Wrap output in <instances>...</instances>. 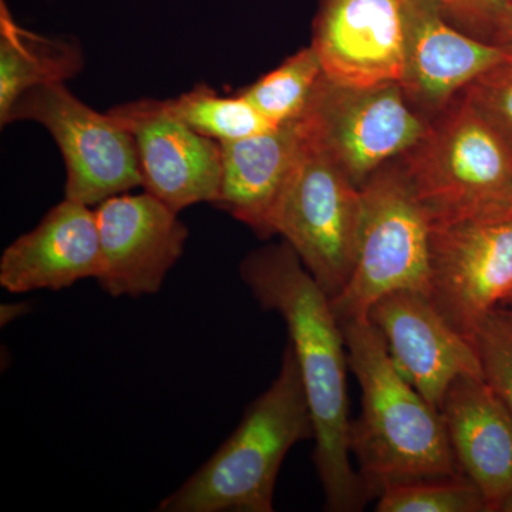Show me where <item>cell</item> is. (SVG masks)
<instances>
[{"label": "cell", "instance_id": "22", "mask_svg": "<svg viewBox=\"0 0 512 512\" xmlns=\"http://www.w3.org/2000/svg\"><path fill=\"white\" fill-rule=\"evenodd\" d=\"M485 382L512 414V318L495 311L481 323L474 338Z\"/></svg>", "mask_w": 512, "mask_h": 512}, {"label": "cell", "instance_id": "24", "mask_svg": "<svg viewBox=\"0 0 512 512\" xmlns=\"http://www.w3.org/2000/svg\"><path fill=\"white\" fill-rule=\"evenodd\" d=\"M441 15L468 35L493 43L510 0H429Z\"/></svg>", "mask_w": 512, "mask_h": 512}, {"label": "cell", "instance_id": "23", "mask_svg": "<svg viewBox=\"0 0 512 512\" xmlns=\"http://www.w3.org/2000/svg\"><path fill=\"white\" fill-rule=\"evenodd\" d=\"M512 151V62L498 64L463 92Z\"/></svg>", "mask_w": 512, "mask_h": 512}, {"label": "cell", "instance_id": "28", "mask_svg": "<svg viewBox=\"0 0 512 512\" xmlns=\"http://www.w3.org/2000/svg\"><path fill=\"white\" fill-rule=\"evenodd\" d=\"M500 512H512V487L505 497L503 505H501Z\"/></svg>", "mask_w": 512, "mask_h": 512}, {"label": "cell", "instance_id": "6", "mask_svg": "<svg viewBox=\"0 0 512 512\" xmlns=\"http://www.w3.org/2000/svg\"><path fill=\"white\" fill-rule=\"evenodd\" d=\"M303 133L305 147L276 207L272 232L291 245L333 299L348 285L355 268L363 194L305 128Z\"/></svg>", "mask_w": 512, "mask_h": 512}, {"label": "cell", "instance_id": "4", "mask_svg": "<svg viewBox=\"0 0 512 512\" xmlns=\"http://www.w3.org/2000/svg\"><path fill=\"white\" fill-rule=\"evenodd\" d=\"M397 163L431 221L512 210V151L463 93Z\"/></svg>", "mask_w": 512, "mask_h": 512}, {"label": "cell", "instance_id": "21", "mask_svg": "<svg viewBox=\"0 0 512 512\" xmlns=\"http://www.w3.org/2000/svg\"><path fill=\"white\" fill-rule=\"evenodd\" d=\"M377 512H488L481 491L464 474L393 485L377 497Z\"/></svg>", "mask_w": 512, "mask_h": 512}, {"label": "cell", "instance_id": "11", "mask_svg": "<svg viewBox=\"0 0 512 512\" xmlns=\"http://www.w3.org/2000/svg\"><path fill=\"white\" fill-rule=\"evenodd\" d=\"M133 137L141 185L174 211L220 194L221 144L185 126L161 106L143 99L107 111Z\"/></svg>", "mask_w": 512, "mask_h": 512}, {"label": "cell", "instance_id": "13", "mask_svg": "<svg viewBox=\"0 0 512 512\" xmlns=\"http://www.w3.org/2000/svg\"><path fill=\"white\" fill-rule=\"evenodd\" d=\"M311 46L333 83L349 87L400 83L406 0H320Z\"/></svg>", "mask_w": 512, "mask_h": 512}, {"label": "cell", "instance_id": "18", "mask_svg": "<svg viewBox=\"0 0 512 512\" xmlns=\"http://www.w3.org/2000/svg\"><path fill=\"white\" fill-rule=\"evenodd\" d=\"M82 47L72 39L37 35L13 19L5 0L0 3V124L29 90L66 83L82 72Z\"/></svg>", "mask_w": 512, "mask_h": 512}, {"label": "cell", "instance_id": "10", "mask_svg": "<svg viewBox=\"0 0 512 512\" xmlns=\"http://www.w3.org/2000/svg\"><path fill=\"white\" fill-rule=\"evenodd\" d=\"M100 231L104 292L120 296L153 295L183 255L188 229L178 212L154 195L119 194L96 208Z\"/></svg>", "mask_w": 512, "mask_h": 512}, {"label": "cell", "instance_id": "3", "mask_svg": "<svg viewBox=\"0 0 512 512\" xmlns=\"http://www.w3.org/2000/svg\"><path fill=\"white\" fill-rule=\"evenodd\" d=\"M313 434L298 360L288 345L279 375L248 407L237 430L157 511H274L276 478L286 454Z\"/></svg>", "mask_w": 512, "mask_h": 512}, {"label": "cell", "instance_id": "27", "mask_svg": "<svg viewBox=\"0 0 512 512\" xmlns=\"http://www.w3.org/2000/svg\"><path fill=\"white\" fill-rule=\"evenodd\" d=\"M498 311L504 312L505 315L511 316L512 318V292L505 298V301L501 303Z\"/></svg>", "mask_w": 512, "mask_h": 512}, {"label": "cell", "instance_id": "17", "mask_svg": "<svg viewBox=\"0 0 512 512\" xmlns=\"http://www.w3.org/2000/svg\"><path fill=\"white\" fill-rule=\"evenodd\" d=\"M220 144L221 187L212 205L259 238L274 237L272 218L305 147L301 120Z\"/></svg>", "mask_w": 512, "mask_h": 512}, {"label": "cell", "instance_id": "12", "mask_svg": "<svg viewBox=\"0 0 512 512\" xmlns=\"http://www.w3.org/2000/svg\"><path fill=\"white\" fill-rule=\"evenodd\" d=\"M367 318L397 370L436 409L458 377L483 376L474 343L450 325L427 293H389L373 303Z\"/></svg>", "mask_w": 512, "mask_h": 512}, {"label": "cell", "instance_id": "16", "mask_svg": "<svg viewBox=\"0 0 512 512\" xmlns=\"http://www.w3.org/2000/svg\"><path fill=\"white\" fill-rule=\"evenodd\" d=\"M458 470L477 485L488 512H500L512 487V414L483 376L464 375L441 404Z\"/></svg>", "mask_w": 512, "mask_h": 512}, {"label": "cell", "instance_id": "1", "mask_svg": "<svg viewBox=\"0 0 512 512\" xmlns=\"http://www.w3.org/2000/svg\"><path fill=\"white\" fill-rule=\"evenodd\" d=\"M239 274L266 311L284 318L313 420V463L325 507L362 511L369 494L352 464L348 349L326 292L288 242L266 245L245 256Z\"/></svg>", "mask_w": 512, "mask_h": 512}, {"label": "cell", "instance_id": "15", "mask_svg": "<svg viewBox=\"0 0 512 512\" xmlns=\"http://www.w3.org/2000/svg\"><path fill=\"white\" fill-rule=\"evenodd\" d=\"M96 210L64 198L0 259V285L10 293L62 291L101 274Z\"/></svg>", "mask_w": 512, "mask_h": 512}, {"label": "cell", "instance_id": "25", "mask_svg": "<svg viewBox=\"0 0 512 512\" xmlns=\"http://www.w3.org/2000/svg\"><path fill=\"white\" fill-rule=\"evenodd\" d=\"M494 45L503 47L507 52L512 53V0L508 2L503 18L498 23L493 37Z\"/></svg>", "mask_w": 512, "mask_h": 512}, {"label": "cell", "instance_id": "9", "mask_svg": "<svg viewBox=\"0 0 512 512\" xmlns=\"http://www.w3.org/2000/svg\"><path fill=\"white\" fill-rule=\"evenodd\" d=\"M35 121L55 138L66 164L64 198L99 205L141 185L136 144L109 113L84 104L64 83L37 86L23 94L10 123Z\"/></svg>", "mask_w": 512, "mask_h": 512}, {"label": "cell", "instance_id": "14", "mask_svg": "<svg viewBox=\"0 0 512 512\" xmlns=\"http://www.w3.org/2000/svg\"><path fill=\"white\" fill-rule=\"evenodd\" d=\"M512 62V53L451 25L429 0H406L402 86L414 109L431 120L474 80Z\"/></svg>", "mask_w": 512, "mask_h": 512}, {"label": "cell", "instance_id": "2", "mask_svg": "<svg viewBox=\"0 0 512 512\" xmlns=\"http://www.w3.org/2000/svg\"><path fill=\"white\" fill-rule=\"evenodd\" d=\"M339 322L362 390L350 450L369 497L393 485L460 476L440 410L397 370L376 326L367 316Z\"/></svg>", "mask_w": 512, "mask_h": 512}, {"label": "cell", "instance_id": "20", "mask_svg": "<svg viewBox=\"0 0 512 512\" xmlns=\"http://www.w3.org/2000/svg\"><path fill=\"white\" fill-rule=\"evenodd\" d=\"M323 76L322 63L313 47H303L238 93L272 126L279 127L301 119Z\"/></svg>", "mask_w": 512, "mask_h": 512}, {"label": "cell", "instance_id": "7", "mask_svg": "<svg viewBox=\"0 0 512 512\" xmlns=\"http://www.w3.org/2000/svg\"><path fill=\"white\" fill-rule=\"evenodd\" d=\"M301 121L309 137L360 190L377 171L409 153L430 126L400 83L349 87L326 76Z\"/></svg>", "mask_w": 512, "mask_h": 512}, {"label": "cell", "instance_id": "19", "mask_svg": "<svg viewBox=\"0 0 512 512\" xmlns=\"http://www.w3.org/2000/svg\"><path fill=\"white\" fill-rule=\"evenodd\" d=\"M174 119L218 143L241 140L276 128L244 96H222L207 84L188 93L161 100Z\"/></svg>", "mask_w": 512, "mask_h": 512}, {"label": "cell", "instance_id": "26", "mask_svg": "<svg viewBox=\"0 0 512 512\" xmlns=\"http://www.w3.org/2000/svg\"><path fill=\"white\" fill-rule=\"evenodd\" d=\"M28 311L29 306L26 303H6V305L3 303L2 308H0V323H2V326L8 325L12 320L19 318Z\"/></svg>", "mask_w": 512, "mask_h": 512}, {"label": "cell", "instance_id": "5", "mask_svg": "<svg viewBox=\"0 0 512 512\" xmlns=\"http://www.w3.org/2000/svg\"><path fill=\"white\" fill-rule=\"evenodd\" d=\"M363 221L348 285L330 299L339 320L367 316L397 291L429 295L431 217L397 161L362 187Z\"/></svg>", "mask_w": 512, "mask_h": 512}, {"label": "cell", "instance_id": "8", "mask_svg": "<svg viewBox=\"0 0 512 512\" xmlns=\"http://www.w3.org/2000/svg\"><path fill=\"white\" fill-rule=\"evenodd\" d=\"M512 292V210L431 221L429 296L474 343Z\"/></svg>", "mask_w": 512, "mask_h": 512}]
</instances>
